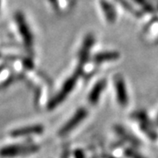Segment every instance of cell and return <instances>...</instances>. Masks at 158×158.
<instances>
[{
	"label": "cell",
	"instance_id": "6da1fadb",
	"mask_svg": "<svg viewBox=\"0 0 158 158\" xmlns=\"http://www.w3.org/2000/svg\"><path fill=\"white\" fill-rule=\"evenodd\" d=\"M80 72H81V69H79L74 74L73 76L65 82V84L62 86V90H60V92L57 94L56 96L52 100H51L49 103H48V109L49 110H52L55 107H56L57 106L62 103L65 98L68 96L69 94L71 92V90H73L75 85H76V83H77V80L78 79L79 75H80Z\"/></svg>",
	"mask_w": 158,
	"mask_h": 158
},
{
	"label": "cell",
	"instance_id": "7a4b0ae2",
	"mask_svg": "<svg viewBox=\"0 0 158 158\" xmlns=\"http://www.w3.org/2000/svg\"><path fill=\"white\" fill-rule=\"evenodd\" d=\"M39 150V147L35 145H12L0 149L1 157H16L25 156Z\"/></svg>",
	"mask_w": 158,
	"mask_h": 158
},
{
	"label": "cell",
	"instance_id": "3957f363",
	"mask_svg": "<svg viewBox=\"0 0 158 158\" xmlns=\"http://www.w3.org/2000/svg\"><path fill=\"white\" fill-rule=\"evenodd\" d=\"M15 19H16V23H17L18 28L19 31L22 36L23 41H24V44L26 46V48L30 50L32 49V47L34 44V39H33V35L32 33L29 29L28 25L26 21V19L24 17L23 13L18 11L15 14Z\"/></svg>",
	"mask_w": 158,
	"mask_h": 158
},
{
	"label": "cell",
	"instance_id": "277c9868",
	"mask_svg": "<svg viewBox=\"0 0 158 158\" xmlns=\"http://www.w3.org/2000/svg\"><path fill=\"white\" fill-rule=\"evenodd\" d=\"M86 115H87V111L85 109H84V108L79 109L73 117L64 125V127L62 129L60 130L59 135H66L70 131H72L77 125L81 123V121L86 117Z\"/></svg>",
	"mask_w": 158,
	"mask_h": 158
},
{
	"label": "cell",
	"instance_id": "5b68a950",
	"mask_svg": "<svg viewBox=\"0 0 158 158\" xmlns=\"http://www.w3.org/2000/svg\"><path fill=\"white\" fill-rule=\"evenodd\" d=\"M114 84H115V90H116V95L118 103L122 106H126V105H127L128 97H127V90L124 79L122 78L121 76H117L114 79Z\"/></svg>",
	"mask_w": 158,
	"mask_h": 158
},
{
	"label": "cell",
	"instance_id": "8992f818",
	"mask_svg": "<svg viewBox=\"0 0 158 158\" xmlns=\"http://www.w3.org/2000/svg\"><path fill=\"white\" fill-rule=\"evenodd\" d=\"M94 44V37L92 34H88L86 37H85V41L83 43V46L81 48V50L79 52V63L80 65H83L85 64L89 55H90V51L91 47Z\"/></svg>",
	"mask_w": 158,
	"mask_h": 158
},
{
	"label": "cell",
	"instance_id": "52a82bcc",
	"mask_svg": "<svg viewBox=\"0 0 158 158\" xmlns=\"http://www.w3.org/2000/svg\"><path fill=\"white\" fill-rule=\"evenodd\" d=\"M43 127L36 125V126H31L27 127H23L19 129L13 130L11 133V135L13 137H20V136H27L32 135H39L41 132H43Z\"/></svg>",
	"mask_w": 158,
	"mask_h": 158
},
{
	"label": "cell",
	"instance_id": "ba28073f",
	"mask_svg": "<svg viewBox=\"0 0 158 158\" xmlns=\"http://www.w3.org/2000/svg\"><path fill=\"white\" fill-rule=\"evenodd\" d=\"M100 6L108 22L111 24L115 22L117 15H116V11L114 7L106 0H100Z\"/></svg>",
	"mask_w": 158,
	"mask_h": 158
},
{
	"label": "cell",
	"instance_id": "9c48e42d",
	"mask_svg": "<svg viewBox=\"0 0 158 158\" xmlns=\"http://www.w3.org/2000/svg\"><path fill=\"white\" fill-rule=\"evenodd\" d=\"M105 86H106V82L104 80H101L98 83H97L89 95V101L90 103L95 104L98 102V100L99 99V97L101 95L102 91L105 89Z\"/></svg>",
	"mask_w": 158,
	"mask_h": 158
},
{
	"label": "cell",
	"instance_id": "30bf717a",
	"mask_svg": "<svg viewBox=\"0 0 158 158\" xmlns=\"http://www.w3.org/2000/svg\"><path fill=\"white\" fill-rule=\"evenodd\" d=\"M119 58V54L118 52H103L95 56L94 60L97 62H107V61H114Z\"/></svg>",
	"mask_w": 158,
	"mask_h": 158
},
{
	"label": "cell",
	"instance_id": "8fae6325",
	"mask_svg": "<svg viewBox=\"0 0 158 158\" xmlns=\"http://www.w3.org/2000/svg\"><path fill=\"white\" fill-rule=\"evenodd\" d=\"M136 4H138L139 6H141L143 9H145L148 11H153L152 6L148 2L147 0H134Z\"/></svg>",
	"mask_w": 158,
	"mask_h": 158
},
{
	"label": "cell",
	"instance_id": "7c38bea8",
	"mask_svg": "<svg viewBox=\"0 0 158 158\" xmlns=\"http://www.w3.org/2000/svg\"><path fill=\"white\" fill-rule=\"evenodd\" d=\"M0 6H1V0H0Z\"/></svg>",
	"mask_w": 158,
	"mask_h": 158
}]
</instances>
